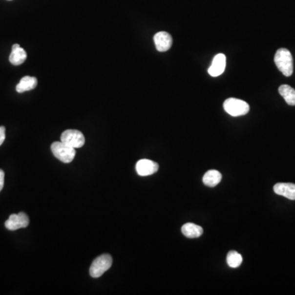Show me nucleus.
<instances>
[{
    "label": "nucleus",
    "instance_id": "nucleus-18",
    "mask_svg": "<svg viewBox=\"0 0 295 295\" xmlns=\"http://www.w3.org/2000/svg\"><path fill=\"white\" fill-rule=\"evenodd\" d=\"M4 171L0 169V191L2 190L4 186Z\"/></svg>",
    "mask_w": 295,
    "mask_h": 295
},
{
    "label": "nucleus",
    "instance_id": "nucleus-14",
    "mask_svg": "<svg viewBox=\"0 0 295 295\" xmlns=\"http://www.w3.org/2000/svg\"><path fill=\"white\" fill-rule=\"evenodd\" d=\"M221 181V174L216 170H210L207 171L203 177L204 185L209 187H214V186H217Z\"/></svg>",
    "mask_w": 295,
    "mask_h": 295
},
{
    "label": "nucleus",
    "instance_id": "nucleus-17",
    "mask_svg": "<svg viewBox=\"0 0 295 295\" xmlns=\"http://www.w3.org/2000/svg\"><path fill=\"white\" fill-rule=\"evenodd\" d=\"M5 127L4 126H0V146L3 145V143L5 140Z\"/></svg>",
    "mask_w": 295,
    "mask_h": 295
},
{
    "label": "nucleus",
    "instance_id": "nucleus-15",
    "mask_svg": "<svg viewBox=\"0 0 295 295\" xmlns=\"http://www.w3.org/2000/svg\"><path fill=\"white\" fill-rule=\"evenodd\" d=\"M279 93L285 99V102L290 106H295V89L288 84L279 87Z\"/></svg>",
    "mask_w": 295,
    "mask_h": 295
},
{
    "label": "nucleus",
    "instance_id": "nucleus-10",
    "mask_svg": "<svg viewBox=\"0 0 295 295\" xmlns=\"http://www.w3.org/2000/svg\"><path fill=\"white\" fill-rule=\"evenodd\" d=\"M274 192L290 200H295V184L278 183L274 186Z\"/></svg>",
    "mask_w": 295,
    "mask_h": 295
},
{
    "label": "nucleus",
    "instance_id": "nucleus-7",
    "mask_svg": "<svg viewBox=\"0 0 295 295\" xmlns=\"http://www.w3.org/2000/svg\"><path fill=\"white\" fill-rule=\"evenodd\" d=\"M135 169L140 176H150L158 171V164L149 159H140L136 163Z\"/></svg>",
    "mask_w": 295,
    "mask_h": 295
},
{
    "label": "nucleus",
    "instance_id": "nucleus-6",
    "mask_svg": "<svg viewBox=\"0 0 295 295\" xmlns=\"http://www.w3.org/2000/svg\"><path fill=\"white\" fill-rule=\"evenodd\" d=\"M29 222L28 216L25 212H19L10 215L9 218L6 221L5 227L9 231H17L28 227Z\"/></svg>",
    "mask_w": 295,
    "mask_h": 295
},
{
    "label": "nucleus",
    "instance_id": "nucleus-9",
    "mask_svg": "<svg viewBox=\"0 0 295 295\" xmlns=\"http://www.w3.org/2000/svg\"><path fill=\"white\" fill-rule=\"evenodd\" d=\"M227 59L223 54H216L214 57L211 65L209 68V73L210 76L213 77H219L220 75L223 73L226 68V63Z\"/></svg>",
    "mask_w": 295,
    "mask_h": 295
},
{
    "label": "nucleus",
    "instance_id": "nucleus-3",
    "mask_svg": "<svg viewBox=\"0 0 295 295\" xmlns=\"http://www.w3.org/2000/svg\"><path fill=\"white\" fill-rule=\"evenodd\" d=\"M224 109L228 114L232 117H239L247 114L250 112V105L244 100H238L234 98L227 99L223 105Z\"/></svg>",
    "mask_w": 295,
    "mask_h": 295
},
{
    "label": "nucleus",
    "instance_id": "nucleus-4",
    "mask_svg": "<svg viewBox=\"0 0 295 295\" xmlns=\"http://www.w3.org/2000/svg\"><path fill=\"white\" fill-rule=\"evenodd\" d=\"M112 258L109 254H103L94 259L89 267V275L99 278L112 267Z\"/></svg>",
    "mask_w": 295,
    "mask_h": 295
},
{
    "label": "nucleus",
    "instance_id": "nucleus-12",
    "mask_svg": "<svg viewBox=\"0 0 295 295\" xmlns=\"http://www.w3.org/2000/svg\"><path fill=\"white\" fill-rule=\"evenodd\" d=\"M182 234L187 238L193 239V238H199L204 233V230L200 226L193 224V223H186L181 228Z\"/></svg>",
    "mask_w": 295,
    "mask_h": 295
},
{
    "label": "nucleus",
    "instance_id": "nucleus-2",
    "mask_svg": "<svg viewBox=\"0 0 295 295\" xmlns=\"http://www.w3.org/2000/svg\"><path fill=\"white\" fill-rule=\"evenodd\" d=\"M51 151L55 158L64 163H71L76 156L75 148L65 145L62 141L53 143L51 145Z\"/></svg>",
    "mask_w": 295,
    "mask_h": 295
},
{
    "label": "nucleus",
    "instance_id": "nucleus-8",
    "mask_svg": "<svg viewBox=\"0 0 295 295\" xmlns=\"http://www.w3.org/2000/svg\"><path fill=\"white\" fill-rule=\"evenodd\" d=\"M156 48L159 52H166L170 49L172 45V38L170 34L165 31H160L153 37Z\"/></svg>",
    "mask_w": 295,
    "mask_h": 295
},
{
    "label": "nucleus",
    "instance_id": "nucleus-1",
    "mask_svg": "<svg viewBox=\"0 0 295 295\" xmlns=\"http://www.w3.org/2000/svg\"><path fill=\"white\" fill-rule=\"evenodd\" d=\"M275 65L279 71L285 76L290 77L294 71V62L292 54L287 48H279L274 58Z\"/></svg>",
    "mask_w": 295,
    "mask_h": 295
},
{
    "label": "nucleus",
    "instance_id": "nucleus-5",
    "mask_svg": "<svg viewBox=\"0 0 295 295\" xmlns=\"http://www.w3.org/2000/svg\"><path fill=\"white\" fill-rule=\"evenodd\" d=\"M61 141L74 148H82L85 143V139L80 130H66L61 135Z\"/></svg>",
    "mask_w": 295,
    "mask_h": 295
},
{
    "label": "nucleus",
    "instance_id": "nucleus-11",
    "mask_svg": "<svg viewBox=\"0 0 295 295\" xmlns=\"http://www.w3.org/2000/svg\"><path fill=\"white\" fill-rule=\"evenodd\" d=\"M26 58H27L26 52L22 48H21V46L18 43L13 44L12 47V53L9 56V61L14 66H19L26 61Z\"/></svg>",
    "mask_w": 295,
    "mask_h": 295
},
{
    "label": "nucleus",
    "instance_id": "nucleus-13",
    "mask_svg": "<svg viewBox=\"0 0 295 295\" xmlns=\"http://www.w3.org/2000/svg\"><path fill=\"white\" fill-rule=\"evenodd\" d=\"M38 82L36 77H23L22 79L21 80L20 82L18 83V85L16 87V90L18 93H24V92L30 91L31 89H34L37 86Z\"/></svg>",
    "mask_w": 295,
    "mask_h": 295
},
{
    "label": "nucleus",
    "instance_id": "nucleus-16",
    "mask_svg": "<svg viewBox=\"0 0 295 295\" xmlns=\"http://www.w3.org/2000/svg\"><path fill=\"white\" fill-rule=\"evenodd\" d=\"M227 264L229 265L230 267L232 268H236L239 267L241 265L243 262V257L241 255L239 254V253L235 251H231L228 253L227 257Z\"/></svg>",
    "mask_w": 295,
    "mask_h": 295
}]
</instances>
